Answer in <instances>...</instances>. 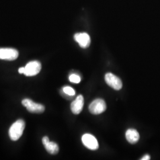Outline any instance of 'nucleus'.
I'll return each instance as SVG.
<instances>
[{
    "mask_svg": "<svg viewBox=\"0 0 160 160\" xmlns=\"http://www.w3.org/2000/svg\"><path fill=\"white\" fill-rule=\"evenodd\" d=\"M25 128V122L22 119L17 120L9 129V136L12 141H17L22 137Z\"/></svg>",
    "mask_w": 160,
    "mask_h": 160,
    "instance_id": "f257e3e1",
    "label": "nucleus"
},
{
    "mask_svg": "<svg viewBox=\"0 0 160 160\" xmlns=\"http://www.w3.org/2000/svg\"><path fill=\"white\" fill-rule=\"evenodd\" d=\"M22 104L29 111L32 113H42L45 111L43 105L34 103L33 101L29 98H25L22 100Z\"/></svg>",
    "mask_w": 160,
    "mask_h": 160,
    "instance_id": "f03ea898",
    "label": "nucleus"
},
{
    "mask_svg": "<svg viewBox=\"0 0 160 160\" xmlns=\"http://www.w3.org/2000/svg\"><path fill=\"white\" fill-rule=\"evenodd\" d=\"M106 109V104L101 98H97L92 101L89 106V111L92 114H100L103 113Z\"/></svg>",
    "mask_w": 160,
    "mask_h": 160,
    "instance_id": "7ed1b4c3",
    "label": "nucleus"
},
{
    "mask_svg": "<svg viewBox=\"0 0 160 160\" xmlns=\"http://www.w3.org/2000/svg\"><path fill=\"white\" fill-rule=\"evenodd\" d=\"M25 71L24 74L28 77H32L38 74L41 70V63L38 61H31L24 67Z\"/></svg>",
    "mask_w": 160,
    "mask_h": 160,
    "instance_id": "20e7f679",
    "label": "nucleus"
},
{
    "mask_svg": "<svg viewBox=\"0 0 160 160\" xmlns=\"http://www.w3.org/2000/svg\"><path fill=\"white\" fill-rule=\"evenodd\" d=\"M104 79L106 83L114 90H120L122 88V82L120 78L110 72L106 74Z\"/></svg>",
    "mask_w": 160,
    "mask_h": 160,
    "instance_id": "39448f33",
    "label": "nucleus"
},
{
    "mask_svg": "<svg viewBox=\"0 0 160 160\" xmlns=\"http://www.w3.org/2000/svg\"><path fill=\"white\" fill-rule=\"evenodd\" d=\"M18 57V52L12 48H0V59L14 61Z\"/></svg>",
    "mask_w": 160,
    "mask_h": 160,
    "instance_id": "423d86ee",
    "label": "nucleus"
},
{
    "mask_svg": "<svg viewBox=\"0 0 160 160\" xmlns=\"http://www.w3.org/2000/svg\"><path fill=\"white\" fill-rule=\"evenodd\" d=\"M81 139L82 143L87 148L91 150H97L99 146L97 139L91 134H84Z\"/></svg>",
    "mask_w": 160,
    "mask_h": 160,
    "instance_id": "0eeeda50",
    "label": "nucleus"
},
{
    "mask_svg": "<svg viewBox=\"0 0 160 160\" xmlns=\"http://www.w3.org/2000/svg\"><path fill=\"white\" fill-rule=\"evenodd\" d=\"M74 39L82 48H87L90 46L91 39L87 33H78L74 35Z\"/></svg>",
    "mask_w": 160,
    "mask_h": 160,
    "instance_id": "6e6552de",
    "label": "nucleus"
},
{
    "mask_svg": "<svg viewBox=\"0 0 160 160\" xmlns=\"http://www.w3.org/2000/svg\"><path fill=\"white\" fill-rule=\"evenodd\" d=\"M84 97L82 95L78 96L71 104V109L72 112L75 114H78L82 111L84 106Z\"/></svg>",
    "mask_w": 160,
    "mask_h": 160,
    "instance_id": "1a4fd4ad",
    "label": "nucleus"
},
{
    "mask_svg": "<svg viewBox=\"0 0 160 160\" xmlns=\"http://www.w3.org/2000/svg\"><path fill=\"white\" fill-rule=\"evenodd\" d=\"M42 142L46 151L51 154H57L59 152V147L57 143L54 142H51L48 137H44L42 138Z\"/></svg>",
    "mask_w": 160,
    "mask_h": 160,
    "instance_id": "9d476101",
    "label": "nucleus"
},
{
    "mask_svg": "<svg viewBox=\"0 0 160 160\" xmlns=\"http://www.w3.org/2000/svg\"><path fill=\"white\" fill-rule=\"evenodd\" d=\"M126 139L132 144L137 143L139 139V134L138 132L134 129H129L126 132Z\"/></svg>",
    "mask_w": 160,
    "mask_h": 160,
    "instance_id": "9b49d317",
    "label": "nucleus"
},
{
    "mask_svg": "<svg viewBox=\"0 0 160 160\" xmlns=\"http://www.w3.org/2000/svg\"><path fill=\"white\" fill-rule=\"evenodd\" d=\"M63 92L64 94L69 96H74L75 94V92L74 90L69 86L64 87L63 88Z\"/></svg>",
    "mask_w": 160,
    "mask_h": 160,
    "instance_id": "f8f14e48",
    "label": "nucleus"
},
{
    "mask_svg": "<svg viewBox=\"0 0 160 160\" xmlns=\"http://www.w3.org/2000/svg\"><path fill=\"white\" fill-rule=\"evenodd\" d=\"M69 80L71 82L78 84L81 81V77L78 75L72 74L70 75V76L69 77Z\"/></svg>",
    "mask_w": 160,
    "mask_h": 160,
    "instance_id": "ddd939ff",
    "label": "nucleus"
},
{
    "mask_svg": "<svg viewBox=\"0 0 160 160\" xmlns=\"http://www.w3.org/2000/svg\"><path fill=\"white\" fill-rule=\"evenodd\" d=\"M141 160H150V156L148 154L145 155L141 159Z\"/></svg>",
    "mask_w": 160,
    "mask_h": 160,
    "instance_id": "4468645a",
    "label": "nucleus"
},
{
    "mask_svg": "<svg viewBox=\"0 0 160 160\" xmlns=\"http://www.w3.org/2000/svg\"><path fill=\"white\" fill-rule=\"evenodd\" d=\"M24 71H25V68L24 67H21V68L18 69V72L20 74H24Z\"/></svg>",
    "mask_w": 160,
    "mask_h": 160,
    "instance_id": "2eb2a0df",
    "label": "nucleus"
}]
</instances>
